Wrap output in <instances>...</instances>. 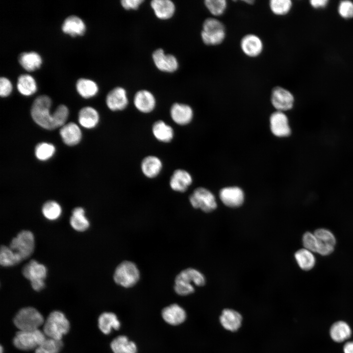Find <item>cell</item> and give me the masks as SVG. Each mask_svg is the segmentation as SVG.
Returning <instances> with one entry per match:
<instances>
[{"instance_id": "cell-1", "label": "cell", "mask_w": 353, "mask_h": 353, "mask_svg": "<svg viewBox=\"0 0 353 353\" xmlns=\"http://www.w3.org/2000/svg\"><path fill=\"white\" fill-rule=\"evenodd\" d=\"M205 283L203 275L199 271L188 268L181 271L176 277L174 289L180 296H186L195 291L194 285L202 286Z\"/></svg>"}, {"instance_id": "cell-2", "label": "cell", "mask_w": 353, "mask_h": 353, "mask_svg": "<svg viewBox=\"0 0 353 353\" xmlns=\"http://www.w3.org/2000/svg\"><path fill=\"white\" fill-rule=\"evenodd\" d=\"M51 105L50 98L47 95L37 97L31 108V115L34 121L41 127L47 129L57 128L53 113H50Z\"/></svg>"}, {"instance_id": "cell-3", "label": "cell", "mask_w": 353, "mask_h": 353, "mask_svg": "<svg viewBox=\"0 0 353 353\" xmlns=\"http://www.w3.org/2000/svg\"><path fill=\"white\" fill-rule=\"evenodd\" d=\"M225 25L215 17L207 18L204 21L201 37L207 46H215L222 44L226 38Z\"/></svg>"}, {"instance_id": "cell-4", "label": "cell", "mask_w": 353, "mask_h": 353, "mask_svg": "<svg viewBox=\"0 0 353 353\" xmlns=\"http://www.w3.org/2000/svg\"><path fill=\"white\" fill-rule=\"evenodd\" d=\"M70 329V323L65 315L59 311L50 313L44 323V332L49 338L61 340Z\"/></svg>"}, {"instance_id": "cell-5", "label": "cell", "mask_w": 353, "mask_h": 353, "mask_svg": "<svg viewBox=\"0 0 353 353\" xmlns=\"http://www.w3.org/2000/svg\"><path fill=\"white\" fill-rule=\"evenodd\" d=\"M140 277L139 270L136 265L130 261L120 263L115 270L113 279L116 283L125 288L134 286Z\"/></svg>"}, {"instance_id": "cell-6", "label": "cell", "mask_w": 353, "mask_h": 353, "mask_svg": "<svg viewBox=\"0 0 353 353\" xmlns=\"http://www.w3.org/2000/svg\"><path fill=\"white\" fill-rule=\"evenodd\" d=\"M44 323L42 314L35 308L26 307L20 310L14 318V323L20 330L32 331L38 329Z\"/></svg>"}, {"instance_id": "cell-7", "label": "cell", "mask_w": 353, "mask_h": 353, "mask_svg": "<svg viewBox=\"0 0 353 353\" xmlns=\"http://www.w3.org/2000/svg\"><path fill=\"white\" fill-rule=\"evenodd\" d=\"M44 332L39 329L32 331H18L13 339V344L18 349L29 351L40 346L46 339Z\"/></svg>"}, {"instance_id": "cell-8", "label": "cell", "mask_w": 353, "mask_h": 353, "mask_svg": "<svg viewBox=\"0 0 353 353\" xmlns=\"http://www.w3.org/2000/svg\"><path fill=\"white\" fill-rule=\"evenodd\" d=\"M25 277L30 280L32 288L37 291L42 290L45 287L44 279L47 275L46 267L36 260H31L22 269Z\"/></svg>"}, {"instance_id": "cell-9", "label": "cell", "mask_w": 353, "mask_h": 353, "mask_svg": "<svg viewBox=\"0 0 353 353\" xmlns=\"http://www.w3.org/2000/svg\"><path fill=\"white\" fill-rule=\"evenodd\" d=\"M189 200L194 208L200 209L205 212H212L217 205L214 195L204 187L195 189L190 195Z\"/></svg>"}, {"instance_id": "cell-10", "label": "cell", "mask_w": 353, "mask_h": 353, "mask_svg": "<svg viewBox=\"0 0 353 353\" xmlns=\"http://www.w3.org/2000/svg\"><path fill=\"white\" fill-rule=\"evenodd\" d=\"M35 247L34 237L29 230H22L13 238L9 247L18 253L22 259L28 258L32 253Z\"/></svg>"}, {"instance_id": "cell-11", "label": "cell", "mask_w": 353, "mask_h": 353, "mask_svg": "<svg viewBox=\"0 0 353 353\" xmlns=\"http://www.w3.org/2000/svg\"><path fill=\"white\" fill-rule=\"evenodd\" d=\"M295 99L292 93L279 86L273 88L271 92V102L277 111L284 112L291 109Z\"/></svg>"}, {"instance_id": "cell-12", "label": "cell", "mask_w": 353, "mask_h": 353, "mask_svg": "<svg viewBox=\"0 0 353 353\" xmlns=\"http://www.w3.org/2000/svg\"><path fill=\"white\" fill-rule=\"evenodd\" d=\"M240 48L242 52L250 58L259 56L264 50V43L261 38L254 33L244 35L240 41Z\"/></svg>"}, {"instance_id": "cell-13", "label": "cell", "mask_w": 353, "mask_h": 353, "mask_svg": "<svg viewBox=\"0 0 353 353\" xmlns=\"http://www.w3.org/2000/svg\"><path fill=\"white\" fill-rule=\"evenodd\" d=\"M313 233L317 240V253L324 256L331 254L336 244L334 234L329 230L324 228H318Z\"/></svg>"}, {"instance_id": "cell-14", "label": "cell", "mask_w": 353, "mask_h": 353, "mask_svg": "<svg viewBox=\"0 0 353 353\" xmlns=\"http://www.w3.org/2000/svg\"><path fill=\"white\" fill-rule=\"evenodd\" d=\"M219 319L221 326L225 329L232 332L238 331L243 323L242 314L239 311L229 308L222 311Z\"/></svg>"}, {"instance_id": "cell-15", "label": "cell", "mask_w": 353, "mask_h": 353, "mask_svg": "<svg viewBox=\"0 0 353 353\" xmlns=\"http://www.w3.org/2000/svg\"><path fill=\"white\" fill-rule=\"evenodd\" d=\"M152 57L155 66L161 71L173 73L178 67L176 57L172 54H166L162 49L154 51Z\"/></svg>"}, {"instance_id": "cell-16", "label": "cell", "mask_w": 353, "mask_h": 353, "mask_svg": "<svg viewBox=\"0 0 353 353\" xmlns=\"http://www.w3.org/2000/svg\"><path fill=\"white\" fill-rule=\"evenodd\" d=\"M270 127L272 133L277 137H287L291 133L287 116L283 112L276 111L270 118Z\"/></svg>"}, {"instance_id": "cell-17", "label": "cell", "mask_w": 353, "mask_h": 353, "mask_svg": "<svg viewBox=\"0 0 353 353\" xmlns=\"http://www.w3.org/2000/svg\"><path fill=\"white\" fill-rule=\"evenodd\" d=\"M170 115L171 119L175 124L184 126L188 125L192 121L194 113L190 105L176 102L172 105Z\"/></svg>"}, {"instance_id": "cell-18", "label": "cell", "mask_w": 353, "mask_h": 353, "mask_svg": "<svg viewBox=\"0 0 353 353\" xmlns=\"http://www.w3.org/2000/svg\"><path fill=\"white\" fill-rule=\"evenodd\" d=\"M128 103L126 90L121 87L111 90L107 95L106 104L113 111H122L126 109Z\"/></svg>"}, {"instance_id": "cell-19", "label": "cell", "mask_w": 353, "mask_h": 353, "mask_svg": "<svg viewBox=\"0 0 353 353\" xmlns=\"http://www.w3.org/2000/svg\"><path fill=\"white\" fill-rule=\"evenodd\" d=\"M192 182V176L187 171L177 169L172 173L169 180V185L173 191L183 193L188 189Z\"/></svg>"}, {"instance_id": "cell-20", "label": "cell", "mask_w": 353, "mask_h": 353, "mask_svg": "<svg viewBox=\"0 0 353 353\" xmlns=\"http://www.w3.org/2000/svg\"><path fill=\"white\" fill-rule=\"evenodd\" d=\"M219 197L222 202L229 207H239L244 201L243 191L236 186L223 188L220 191Z\"/></svg>"}, {"instance_id": "cell-21", "label": "cell", "mask_w": 353, "mask_h": 353, "mask_svg": "<svg viewBox=\"0 0 353 353\" xmlns=\"http://www.w3.org/2000/svg\"><path fill=\"white\" fill-rule=\"evenodd\" d=\"M161 316L167 324L172 326H177L185 321L187 314L182 306L177 303H173L162 309Z\"/></svg>"}, {"instance_id": "cell-22", "label": "cell", "mask_w": 353, "mask_h": 353, "mask_svg": "<svg viewBox=\"0 0 353 353\" xmlns=\"http://www.w3.org/2000/svg\"><path fill=\"white\" fill-rule=\"evenodd\" d=\"M133 103L137 110L141 113L147 114L151 113L154 109L156 100L150 91L141 90L135 94Z\"/></svg>"}, {"instance_id": "cell-23", "label": "cell", "mask_w": 353, "mask_h": 353, "mask_svg": "<svg viewBox=\"0 0 353 353\" xmlns=\"http://www.w3.org/2000/svg\"><path fill=\"white\" fill-rule=\"evenodd\" d=\"M140 167L144 176L152 179L156 177L160 174L163 169V163L158 156L149 155L142 159Z\"/></svg>"}, {"instance_id": "cell-24", "label": "cell", "mask_w": 353, "mask_h": 353, "mask_svg": "<svg viewBox=\"0 0 353 353\" xmlns=\"http://www.w3.org/2000/svg\"><path fill=\"white\" fill-rule=\"evenodd\" d=\"M151 131L153 137L157 141L164 143L171 142L175 136L173 128L161 120H157L153 124Z\"/></svg>"}, {"instance_id": "cell-25", "label": "cell", "mask_w": 353, "mask_h": 353, "mask_svg": "<svg viewBox=\"0 0 353 353\" xmlns=\"http://www.w3.org/2000/svg\"><path fill=\"white\" fill-rule=\"evenodd\" d=\"M60 135L64 143L68 146L77 144L82 137L79 127L73 122L63 126L60 130Z\"/></svg>"}, {"instance_id": "cell-26", "label": "cell", "mask_w": 353, "mask_h": 353, "mask_svg": "<svg viewBox=\"0 0 353 353\" xmlns=\"http://www.w3.org/2000/svg\"><path fill=\"white\" fill-rule=\"evenodd\" d=\"M62 29L64 33L72 36H81L85 32L86 25L79 17L76 15H71L64 21Z\"/></svg>"}, {"instance_id": "cell-27", "label": "cell", "mask_w": 353, "mask_h": 353, "mask_svg": "<svg viewBox=\"0 0 353 353\" xmlns=\"http://www.w3.org/2000/svg\"><path fill=\"white\" fill-rule=\"evenodd\" d=\"M151 6L156 17L161 20L171 18L176 9L175 4L170 0H153Z\"/></svg>"}, {"instance_id": "cell-28", "label": "cell", "mask_w": 353, "mask_h": 353, "mask_svg": "<svg viewBox=\"0 0 353 353\" xmlns=\"http://www.w3.org/2000/svg\"><path fill=\"white\" fill-rule=\"evenodd\" d=\"M121 326V322L118 317L113 312L102 313L99 317V328L104 334H109L113 329H119Z\"/></svg>"}, {"instance_id": "cell-29", "label": "cell", "mask_w": 353, "mask_h": 353, "mask_svg": "<svg viewBox=\"0 0 353 353\" xmlns=\"http://www.w3.org/2000/svg\"><path fill=\"white\" fill-rule=\"evenodd\" d=\"M113 353H137L135 343L130 340L126 335H119L114 338L110 344Z\"/></svg>"}, {"instance_id": "cell-30", "label": "cell", "mask_w": 353, "mask_h": 353, "mask_svg": "<svg viewBox=\"0 0 353 353\" xmlns=\"http://www.w3.org/2000/svg\"><path fill=\"white\" fill-rule=\"evenodd\" d=\"M98 112L93 107L86 106L81 108L78 113V122L86 128H93L99 123Z\"/></svg>"}, {"instance_id": "cell-31", "label": "cell", "mask_w": 353, "mask_h": 353, "mask_svg": "<svg viewBox=\"0 0 353 353\" xmlns=\"http://www.w3.org/2000/svg\"><path fill=\"white\" fill-rule=\"evenodd\" d=\"M18 60L20 65L28 71L38 69L42 62L40 55L35 51L23 52L20 54Z\"/></svg>"}, {"instance_id": "cell-32", "label": "cell", "mask_w": 353, "mask_h": 353, "mask_svg": "<svg viewBox=\"0 0 353 353\" xmlns=\"http://www.w3.org/2000/svg\"><path fill=\"white\" fill-rule=\"evenodd\" d=\"M70 223L71 227L77 231H84L90 226V223L85 216V211L82 207L75 208L72 211Z\"/></svg>"}, {"instance_id": "cell-33", "label": "cell", "mask_w": 353, "mask_h": 353, "mask_svg": "<svg viewBox=\"0 0 353 353\" xmlns=\"http://www.w3.org/2000/svg\"><path fill=\"white\" fill-rule=\"evenodd\" d=\"M352 334L350 326L344 321L334 323L330 329V335L335 342H343L351 336Z\"/></svg>"}, {"instance_id": "cell-34", "label": "cell", "mask_w": 353, "mask_h": 353, "mask_svg": "<svg viewBox=\"0 0 353 353\" xmlns=\"http://www.w3.org/2000/svg\"><path fill=\"white\" fill-rule=\"evenodd\" d=\"M295 258L299 267L304 271L312 269L316 263L313 252L305 248L297 251L295 253Z\"/></svg>"}, {"instance_id": "cell-35", "label": "cell", "mask_w": 353, "mask_h": 353, "mask_svg": "<svg viewBox=\"0 0 353 353\" xmlns=\"http://www.w3.org/2000/svg\"><path fill=\"white\" fill-rule=\"evenodd\" d=\"M17 87L19 92L24 96L33 94L37 90L34 78L28 74H23L18 79Z\"/></svg>"}, {"instance_id": "cell-36", "label": "cell", "mask_w": 353, "mask_h": 353, "mask_svg": "<svg viewBox=\"0 0 353 353\" xmlns=\"http://www.w3.org/2000/svg\"><path fill=\"white\" fill-rule=\"evenodd\" d=\"M76 89L78 94L84 98H89L95 96L99 91L97 84L94 81L81 78L76 82Z\"/></svg>"}, {"instance_id": "cell-37", "label": "cell", "mask_w": 353, "mask_h": 353, "mask_svg": "<svg viewBox=\"0 0 353 353\" xmlns=\"http://www.w3.org/2000/svg\"><path fill=\"white\" fill-rule=\"evenodd\" d=\"M22 258L21 256L10 247L2 245L0 250V263L4 267H10L20 263Z\"/></svg>"}, {"instance_id": "cell-38", "label": "cell", "mask_w": 353, "mask_h": 353, "mask_svg": "<svg viewBox=\"0 0 353 353\" xmlns=\"http://www.w3.org/2000/svg\"><path fill=\"white\" fill-rule=\"evenodd\" d=\"M269 7L271 12L277 16H283L291 11L292 2L291 0H270Z\"/></svg>"}, {"instance_id": "cell-39", "label": "cell", "mask_w": 353, "mask_h": 353, "mask_svg": "<svg viewBox=\"0 0 353 353\" xmlns=\"http://www.w3.org/2000/svg\"><path fill=\"white\" fill-rule=\"evenodd\" d=\"M204 3L207 10L214 17L224 15L228 6L226 0H205Z\"/></svg>"}, {"instance_id": "cell-40", "label": "cell", "mask_w": 353, "mask_h": 353, "mask_svg": "<svg viewBox=\"0 0 353 353\" xmlns=\"http://www.w3.org/2000/svg\"><path fill=\"white\" fill-rule=\"evenodd\" d=\"M42 212L44 216L48 220L53 221L58 219L61 215L62 208L57 202L49 201L43 205Z\"/></svg>"}, {"instance_id": "cell-41", "label": "cell", "mask_w": 353, "mask_h": 353, "mask_svg": "<svg viewBox=\"0 0 353 353\" xmlns=\"http://www.w3.org/2000/svg\"><path fill=\"white\" fill-rule=\"evenodd\" d=\"M55 151V148L52 144L42 142L39 143L36 146L35 154L39 160L44 161L51 157Z\"/></svg>"}, {"instance_id": "cell-42", "label": "cell", "mask_w": 353, "mask_h": 353, "mask_svg": "<svg viewBox=\"0 0 353 353\" xmlns=\"http://www.w3.org/2000/svg\"><path fill=\"white\" fill-rule=\"evenodd\" d=\"M53 114L56 127H62L68 117L69 109L66 105L61 104L58 106Z\"/></svg>"}, {"instance_id": "cell-43", "label": "cell", "mask_w": 353, "mask_h": 353, "mask_svg": "<svg viewBox=\"0 0 353 353\" xmlns=\"http://www.w3.org/2000/svg\"><path fill=\"white\" fill-rule=\"evenodd\" d=\"M302 242L304 248L312 252H317L318 243L314 233L306 232L303 236Z\"/></svg>"}, {"instance_id": "cell-44", "label": "cell", "mask_w": 353, "mask_h": 353, "mask_svg": "<svg viewBox=\"0 0 353 353\" xmlns=\"http://www.w3.org/2000/svg\"><path fill=\"white\" fill-rule=\"evenodd\" d=\"M50 353H58L63 346L61 340L49 338L40 346Z\"/></svg>"}, {"instance_id": "cell-45", "label": "cell", "mask_w": 353, "mask_h": 353, "mask_svg": "<svg viewBox=\"0 0 353 353\" xmlns=\"http://www.w3.org/2000/svg\"><path fill=\"white\" fill-rule=\"evenodd\" d=\"M338 12L340 16L348 19L353 17V3L349 0L341 1L338 7Z\"/></svg>"}, {"instance_id": "cell-46", "label": "cell", "mask_w": 353, "mask_h": 353, "mask_svg": "<svg viewBox=\"0 0 353 353\" xmlns=\"http://www.w3.org/2000/svg\"><path fill=\"white\" fill-rule=\"evenodd\" d=\"M12 85L10 81L5 77L0 78V95L2 97L9 96L12 92Z\"/></svg>"}, {"instance_id": "cell-47", "label": "cell", "mask_w": 353, "mask_h": 353, "mask_svg": "<svg viewBox=\"0 0 353 353\" xmlns=\"http://www.w3.org/2000/svg\"><path fill=\"white\" fill-rule=\"evenodd\" d=\"M143 0H122L121 5L126 10H136L143 2Z\"/></svg>"}, {"instance_id": "cell-48", "label": "cell", "mask_w": 353, "mask_h": 353, "mask_svg": "<svg viewBox=\"0 0 353 353\" xmlns=\"http://www.w3.org/2000/svg\"><path fill=\"white\" fill-rule=\"evenodd\" d=\"M311 5L314 8L324 7L328 3L327 0H312L310 1Z\"/></svg>"}, {"instance_id": "cell-49", "label": "cell", "mask_w": 353, "mask_h": 353, "mask_svg": "<svg viewBox=\"0 0 353 353\" xmlns=\"http://www.w3.org/2000/svg\"><path fill=\"white\" fill-rule=\"evenodd\" d=\"M344 353H353V341L345 344L343 348Z\"/></svg>"}, {"instance_id": "cell-50", "label": "cell", "mask_w": 353, "mask_h": 353, "mask_svg": "<svg viewBox=\"0 0 353 353\" xmlns=\"http://www.w3.org/2000/svg\"><path fill=\"white\" fill-rule=\"evenodd\" d=\"M35 353H50L46 350L41 346L36 349Z\"/></svg>"}, {"instance_id": "cell-51", "label": "cell", "mask_w": 353, "mask_h": 353, "mask_svg": "<svg viewBox=\"0 0 353 353\" xmlns=\"http://www.w3.org/2000/svg\"><path fill=\"white\" fill-rule=\"evenodd\" d=\"M244 2H245L246 3L248 4H250V5H252L255 2V1L253 0H244Z\"/></svg>"}, {"instance_id": "cell-52", "label": "cell", "mask_w": 353, "mask_h": 353, "mask_svg": "<svg viewBox=\"0 0 353 353\" xmlns=\"http://www.w3.org/2000/svg\"><path fill=\"white\" fill-rule=\"evenodd\" d=\"M0 353H2V348L1 347L0 348Z\"/></svg>"}]
</instances>
